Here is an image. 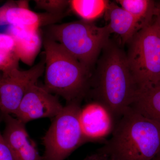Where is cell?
I'll list each match as a JSON object with an SVG mask.
<instances>
[{"label":"cell","mask_w":160,"mask_h":160,"mask_svg":"<svg viewBox=\"0 0 160 160\" xmlns=\"http://www.w3.org/2000/svg\"><path fill=\"white\" fill-rule=\"evenodd\" d=\"M101 53L87 97L104 106L117 122L134 102L138 87L119 45L109 40Z\"/></svg>","instance_id":"1"},{"label":"cell","mask_w":160,"mask_h":160,"mask_svg":"<svg viewBox=\"0 0 160 160\" xmlns=\"http://www.w3.org/2000/svg\"><path fill=\"white\" fill-rule=\"evenodd\" d=\"M97 151L112 160H151L160 149V123L130 107Z\"/></svg>","instance_id":"2"},{"label":"cell","mask_w":160,"mask_h":160,"mask_svg":"<svg viewBox=\"0 0 160 160\" xmlns=\"http://www.w3.org/2000/svg\"><path fill=\"white\" fill-rule=\"evenodd\" d=\"M45 49V84L50 92L63 98L66 103H81L87 97L91 71L49 37L43 42Z\"/></svg>","instance_id":"3"},{"label":"cell","mask_w":160,"mask_h":160,"mask_svg":"<svg viewBox=\"0 0 160 160\" xmlns=\"http://www.w3.org/2000/svg\"><path fill=\"white\" fill-rule=\"evenodd\" d=\"M48 31L49 38L90 71L111 34L108 25L99 27L82 20L50 25Z\"/></svg>","instance_id":"4"},{"label":"cell","mask_w":160,"mask_h":160,"mask_svg":"<svg viewBox=\"0 0 160 160\" xmlns=\"http://www.w3.org/2000/svg\"><path fill=\"white\" fill-rule=\"evenodd\" d=\"M126 59L138 92L160 82V37L151 22L140 29L128 43Z\"/></svg>","instance_id":"5"},{"label":"cell","mask_w":160,"mask_h":160,"mask_svg":"<svg viewBox=\"0 0 160 160\" xmlns=\"http://www.w3.org/2000/svg\"><path fill=\"white\" fill-rule=\"evenodd\" d=\"M81 103H66L43 137V160H65L86 143L80 126Z\"/></svg>","instance_id":"6"},{"label":"cell","mask_w":160,"mask_h":160,"mask_svg":"<svg viewBox=\"0 0 160 160\" xmlns=\"http://www.w3.org/2000/svg\"><path fill=\"white\" fill-rule=\"evenodd\" d=\"M44 58L26 70L13 68L0 72V110L2 114H15L29 88L37 84L44 73Z\"/></svg>","instance_id":"7"},{"label":"cell","mask_w":160,"mask_h":160,"mask_svg":"<svg viewBox=\"0 0 160 160\" xmlns=\"http://www.w3.org/2000/svg\"><path fill=\"white\" fill-rule=\"evenodd\" d=\"M63 107L55 95L37 84L27 92L14 115L26 124L41 118H54Z\"/></svg>","instance_id":"8"},{"label":"cell","mask_w":160,"mask_h":160,"mask_svg":"<svg viewBox=\"0 0 160 160\" xmlns=\"http://www.w3.org/2000/svg\"><path fill=\"white\" fill-rule=\"evenodd\" d=\"M63 16L64 15L34 12L29 9L28 1H10L0 7V26L8 25L27 30H39L42 26L52 25Z\"/></svg>","instance_id":"9"},{"label":"cell","mask_w":160,"mask_h":160,"mask_svg":"<svg viewBox=\"0 0 160 160\" xmlns=\"http://www.w3.org/2000/svg\"><path fill=\"white\" fill-rule=\"evenodd\" d=\"M79 119L86 142L104 141L112 133L117 123L104 106L93 101L81 107Z\"/></svg>","instance_id":"10"},{"label":"cell","mask_w":160,"mask_h":160,"mask_svg":"<svg viewBox=\"0 0 160 160\" xmlns=\"http://www.w3.org/2000/svg\"><path fill=\"white\" fill-rule=\"evenodd\" d=\"M5 129L3 136L15 160H43L36 144L30 138L25 124L10 115L3 114Z\"/></svg>","instance_id":"11"},{"label":"cell","mask_w":160,"mask_h":160,"mask_svg":"<svg viewBox=\"0 0 160 160\" xmlns=\"http://www.w3.org/2000/svg\"><path fill=\"white\" fill-rule=\"evenodd\" d=\"M6 33L14 41L16 52L22 62L32 66L42 47L40 29L30 30L9 26Z\"/></svg>","instance_id":"12"},{"label":"cell","mask_w":160,"mask_h":160,"mask_svg":"<svg viewBox=\"0 0 160 160\" xmlns=\"http://www.w3.org/2000/svg\"><path fill=\"white\" fill-rule=\"evenodd\" d=\"M111 33L118 35L122 44H128L140 29L136 20L115 2H109L105 13Z\"/></svg>","instance_id":"13"},{"label":"cell","mask_w":160,"mask_h":160,"mask_svg":"<svg viewBox=\"0 0 160 160\" xmlns=\"http://www.w3.org/2000/svg\"><path fill=\"white\" fill-rule=\"evenodd\" d=\"M131 107L160 123V82L153 87L138 92Z\"/></svg>","instance_id":"14"},{"label":"cell","mask_w":160,"mask_h":160,"mask_svg":"<svg viewBox=\"0 0 160 160\" xmlns=\"http://www.w3.org/2000/svg\"><path fill=\"white\" fill-rule=\"evenodd\" d=\"M115 2L135 19L141 29L151 23L154 14L155 1L118 0Z\"/></svg>","instance_id":"15"},{"label":"cell","mask_w":160,"mask_h":160,"mask_svg":"<svg viewBox=\"0 0 160 160\" xmlns=\"http://www.w3.org/2000/svg\"><path fill=\"white\" fill-rule=\"evenodd\" d=\"M109 1L106 0H72L69 6L82 20L92 21L105 15Z\"/></svg>","instance_id":"16"},{"label":"cell","mask_w":160,"mask_h":160,"mask_svg":"<svg viewBox=\"0 0 160 160\" xmlns=\"http://www.w3.org/2000/svg\"><path fill=\"white\" fill-rule=\"evenodd\" d=\"M19 60L12 38L7 33L0 32V72L18 68Z\"/></svg>","instance_id":"17"},{"label":"cell","mask_w":160,"mask_h":160,"mask_svg":"<svg viewBox=\"0 0 160 160\" xmlns=\"http://www.w3.org/2000/svg\"><path fill=\"white\" fill-rule=\"evenodd\" d=\"M38 9L46 10L47 13L54 15H64V11L69 6V1L38 0L35 1Z\"/></svg>","instance_id":"18"},{"label":"cell","mask_w":160,"mask_h":160,"mask_svg":"<svg viewBox=\"0 0 160 160\" xmlns=\"http://www.w3.org/2000/svg\"><path fill=\"white\" fill-rule=\"evenodd\" d=\"M0 160H15L0 131Z\"/></svg>","instance_id":"19"},{"label":"cell","mask_w":160,"mask_h":160,"mask_svg":"<svg viewBox=\"0 0 160 160\" xmlns=\"http://www.w3.org/2000/svg\"><path fill=\"white\" fill-rule=\"evenodd\" d=\"M152 22L157 29L160 37V1H155L154 14Z\"/></svg>","instance_id":"20"},{"label":"cell","mask_w":160,"mask_h":160,"mask_svg":"<svg viewBox=\"0 0 160 160\" xmlns=\"http://www.w3.org/2000/svg\"><path fill=\"white\" fill-rule=\"evenodd\" d=\"M83 160H112L104 153L97 151L93 154L88 156Z\"/></svg>","instance_id":"21"},{"label":"cell","mask_w":160,"mask_h":160,"mask_svg":"<svg viewBox=\"0 0 160 160\" xmlns=\"http://www.w3.org/2000/svg\"><path fill=\"white\" fill-rule=\"evenodd\" d=\"M151 160H160V149L158 152L155 155Z\"/></svg>","instance_id":"22"}]
</instances>
